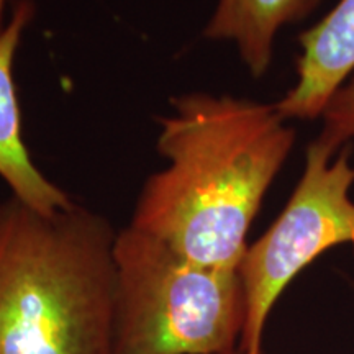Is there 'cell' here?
Instances as JSON below:
<instances>
[{"label":"cell","mask_w":354,"mask_h":354,"mask_svg":"<svg viewBox=\"0 0 354 354\" xmlns=\"http://www.w3.org/2000/svg\"><path fill=\"white\" fill-rule=\"evenodd\" d=\"M159 117L169 161L141 187L130 227L194 263L238 269L246 234L295 143L276 104L194 92Z\"/></svg>","instance_id":"1"},{"label":"cell","mask_w":354,"mask_h":354,"mask_svg":"<svg viewBox=\"0 0 354 354\" xmlns=\"http://www.w3.org/2000/svg\"><path fill=\"white\" fill-rule=\"evenodd\" d=\"M117 233L77 203H0V354H112Z\"/></svg>","instance_id":"2"},{"label":"cell","mask_w":354,"mask_h":354,"mask_svg":"<svg viewBox=\"0 0 354 354\" xmlns=\"http://www.w3.org/2000/svg\"><path fill=\"white\" fill-rule=\"evenodd\" d=\"M112 354H223L246 323L238 269L189 261L127 227L113 246Z\"/></svg>","instance_id":"3"},{"label":"cell","mask_w":354,"mask_h":354,"mask_svg":"<svg viewBox=\"0 0 354 354\" xmlns=\"http://www.w3.org/2000/svg\"><path fill=\"white\" fill-rule=\"evenodd\" d=\"M353 184L351 146L336 151L318 138L308 145L289 202L268 232L248 246L238 268L246 299L238 344L243 353L261 354L266 320L292 279L325 251L354 243Z\"/></svg>","instance_id":"4"},{"label":"cell","mask_w":354,"mask_h":354,"mask_svg":"<svg viewBox=\"0 0 354 354\" xmlns=\"http://www.w3.org/2000/svg\"><path fill=\"white\" fill-rule=\"evenodd\" d=\"M35 13L33 0H15L0 32V179L17 201L38 214L51 215L76 202L35 165L25 143L24 117L13 77L17 51Z\"/></svg>","instance_id":"5"},{"label":"cell","mask_w":354,"mask_h":354,"mask_svg":"<svg viewBox=\"0 0 354 354\" xmlns=\"http://www.w3.org/2000/svg\"><path fill=\"white\" fill-rule=\"evenodd\" d=\"M297 82L276 102L286 120L322 117L336 91L354 73V0H338L299 37Z\"/></svg>","instance_id":"6"},{"label":"cell","mask_w":354,"mask_h":354,"mask_svg":"<svg viewBox=\"0 0 354 354\" xmlns=\"http://www.w3.org/2000/svg\"><path fill=\"white\" fill-rule=\"evenodd\" d=\"M322 0H216L203 37L236 44L253 77H263L272 63L274 43L282 26L312 15Z\"/></svg>","instance_id":"7"},{"label":"cell","mask_w":354,"mask_h":354,"mask_svg":"<svg viewBox=\"0 0 354 354\" xmlns=\"http://www.w3.org/2000/svg\"><path fill=\"white\" fill-rule=\"evenodd\" d=\"M323 128L318 140L342 149L354 140V73L331 97L322 113Z\"/></svg>","instance_id":"8"},{"label":"cell","mask_w":354,"mask_h":354,"mask_svg":"<svg viewBox=\"0 0 354 354\" xmlns=\"http://www.w3.org/2000/svg\"><path fill=\"white\" fill-rule=\"evenodd\" d=\"M7 7H8V0H0V32L7 24Z\"/></svg>","instance_id":"9"},{"label":"cell","mask_w":354,"mask_h":354,"mask_svg":"<svg viewBox=\"0 0 354 354\" xmlns=\"http://www.w3.org/2000/svg\"><path fill=\"white\" fill-rule=\"evenodd\" d=\"M223 354H246V353H243L241 349H233V351H228V353H223Z\"/></svg>","instance_id":"10"}]
</instances>
